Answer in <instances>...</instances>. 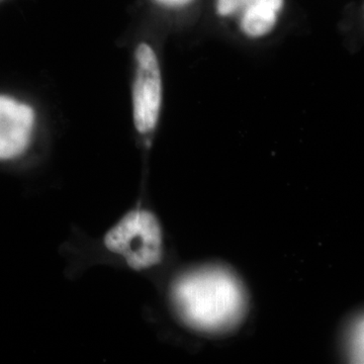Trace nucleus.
<instances>
[{"label":"nucleus","mask_w":364,"mask_h":364,"mask_svg":"<svg viewBox=\"0 0 364 364\" xmlns=\"http://www.w3.org/2000/svg\"><path fill=\"white\" fill-rule=\"evenodd\" d=\"M135 76L132 87L133 122L140 135L148 136L156 129L162 105V77L154 50L141 43L135 51Z\"/></svg>","instance_id":"nucleus-3"},{"label":"nucleus","mask_w":364,"mask_h":364,"mask_svg":"<svg viewBox=\"0 0 364 364\" xmlns=\"http://www.w3.org/2000/svg\"><path fill=\"white\" fill-rule=\"evenodd\" d=\"M38 114L33 105L0 95V162H13L28 154L36 140Z\"/></svg>","instance_id":"nucleus-4"},{"label":"nucleus","mask_w":364,"mask_h":364,"mask_svg":"<svg viewBox=\"0 0 364 364\" xmlns=\"http://www.w3.org/2000/svg\"><path fill=\"white\" fill-rule=\"evenodd\" d=\"M155 1L167 7H182L188 6L193 0H155Z\"/></svg>","instance_id":"nucleus-7"},{"label":"nucleus","mask_w":364,"mask_h":364,"mask_svg":"<svg viewBox=\"0 0 364 364\" xmlns=\"http://www.w3.org/2000/svg\"><path fill=\"white\" fill-rule=\"evenodd\" d=\"M277 21V11L252 1L248 4L241 21L242 31L252 38L263 37L272 32Z\"/></svg>","instance_id":"nucleus-5"},{"label":"nucleus","mask_w":364,"mask_h":364,"mask_svg":"<svg viewBox=\"0 0 364 364\" xmlns=\"http://www.w3.org/2000/svg\"><path fill=\"white\" fill-rule=\"evenodd\" d=\"M170 298L182 322L203 333L233 329L247 310V296L240 279L219 267L182 273L172 284Z\"/></svg>","instance_id":"nucleus-1"},{"label":"nucleus","mask_w":364,"mask_h":364,"mask_svg":"<svg viewBox=\"0 0 364 364\" xmlns=\"http://www.w3.org/2000/svg\"><path fill=\"white\" fill-rule=\"evenodd\" d=\"M102 248L133 272H148L161 264L164 232L156 214L138 205L127 210L102 238Z\"/></svg>","instance_id":"nucleus-2"},{"label":"nucleus","mask_w":364,"mask_h":364,"mask_svg":"<svg viewBox=\"0 0 364 364\" xmlns=\"http://www.w3.org/2000/svg\"><path fill=\"white\" fill-rule=\"evenodd\" d=\"M252 1L258 2V4L269 7L272 11H277V14L279 13L280 9L284 6V0H252Z\"/></svg>","instance_id":"nucleus-6"}]
</instances>
